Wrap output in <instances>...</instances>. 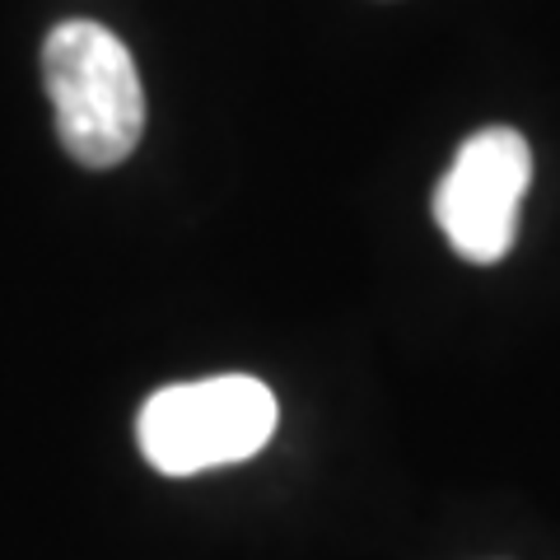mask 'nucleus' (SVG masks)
I'll use <instances>...</instances> for the list:
<instances>
[{"label":"nucleus","instance_id":"obj_1","mask_svg":"<svg viewBox=\"0 0 560 560\" xmlns=\"http://www.w3.org/2000/svg\"><path fill=\"white\" fill-rule=\"evenodd\" d=\"M43 80L66 154L84 168H113L140 145L145 90L113 28L66 20L43 43Z\"/></svg>","mask_w":560,"mask_h":560},{"label":"nucleus","instance_id":"obj_2","mask_svg":"<svg viewBox=\"0 0 560 560\" xmlns=\"http://www.w3.org/2000/svg\"><path fill=\"white\" fill-rule=\"evenodd\" d=\"M276 430V397L261 378L220 374L154 393L140 407V453L164 477H197L206 467L261 453Z\"/></svg>","mask_w":560,"mask_h":560},{"label":"nucleus","instance_id":"obj_3","mask_svg":"<svg viewBox=\"0 0 560 560\" xmlns=\"http://www.w3.org/2000/svg\"><path fill=\"white\" fill-rule=\"evenodd\" d=\"M528 183L533 150L514 127H486L467 136L434 191V220L453 253L477 267H490L510 253Z\"/></svg>","mask_w":560,"mask_h":560}]
</instances>
